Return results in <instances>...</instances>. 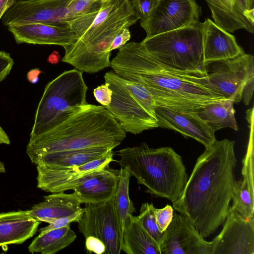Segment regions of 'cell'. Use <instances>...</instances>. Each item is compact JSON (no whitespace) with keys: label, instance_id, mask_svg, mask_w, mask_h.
Here are the masks:
<instances>
[{"label":"cell","instance_id":"cell-1","mask_svg":"<svg viewBox=\"0 0 254 254\" xmlns=\"http://www.w3.org/2000/svg\"><path fill=\"white\" fill-rule=\"evenodd\" d=\"M235 141L216 140L198 157L173 208L204 238L226 219L232 198L237 159Z\"/></svg>","mask_w":254,"mask_h":254},{"label":"cell","instance_id":"cell-2","mask_svg":"<svg viewBox=\"0 0 254 254\" xmlns=\"http://www.w3.org/2000/svg\"><path fill=\"white\" fill-rule=\"evenodd\" d=\"M110 66L122 77L147 89L156 106L192 112L211 102L226 99L204 87L202 77L161 64L147 53L141 42H131L119 49Z\"/></svg>","mask_w":254,"mask_h":254},{"label":"cell","instance_id":"cell-3","mask_svg":"<svg viewBox=\"0 0 254 254\" xmlns=\"http://www.w3.org/2000/svg\"><path fill=\"white\" fill-rule=\"evenodd\" d=\"M126 137V132L104 106L88 104L53 128L30 139L26 153L32 163L50 152L94 147L113 150Z\"/></svg>","mask_w":254,"mask_h":254},{"label":"cell","instance_id":"cell-4","mask_svg":"<svg viewBox=\"0 0 254 254\" xmlns=\"http://www.w3.org/2000/svg\"><path fill=\"white\" fill-rule=\"evenodd\" d=\"M139 20L131 0H108L73 44L64 48L62 61L81 72H97L111 65L109 49L121 31Z\"/></svg>","mask_w":254,"mask_h":254},{"label":"cell","instance_id":"cell-5","mask_svg":"<svg viewBox=\"0 0 254 254\" xmlns=\"http://www.w3.org/2000/svg\"><path fill=\"white\" fill-rule=\"evenodd\" d=\"M119 163L138 184L156 196L176 201L188 179L182 157L170 147L154 148L145 142L117 152Z\"/></svg>","mask_w":254,"mask_h":254},{"label":"cell","instance_id":"cell-6","mask_svg":"<svg viewBox=\"0 0 254 254\" xmlns=\"http://www.w3.org/2000/svg\"><path fill=\"white\" fill-rule=\"evenodd\" d=\"M88 87L82 72L65 71L46 86L39 102L30 135L32 139L60 125L87 104Z\"/></svg>","mask_w":254,"mask_h":254},{"label":"cell","instance_id":"cell-7","mask_svg":"<svg viewBox=\"0 0 254 254\" xmlns=\"http://www.w3.org/2000/svg\"><path fill=\"white\" fill-rule=\"evenodd\" d=\"M202 24L185 27L144 39L147 53L175 71L205 76L202 50Z\"/></svg>","mask_w":254,"mask_h":254},{"label":"cell","instance_id":"cell-8","mask_svg":"<svg viewBox=\"0 0 254 254\" xmlns=\"http://www.w3.org/2000/svg\"><path fill=\"white\" fill-rule=\"evenodd\" d=\"M104 79L113 91L111 102L105 107L125 132L137 134L158 127L155 101L147 89L113 70L105 73Z\"/></svg>","mask_w":254,"mask_h":254},{"label":"cell","instance_id":"cell-9","mask_svg":"<svg viewBox=\"0 0 254 254\" xmlns=\"http://www.w3.org/2000/svg\"><path fill=\"white\" fill-rule=\"evenodd\" d=\"M205 76L201 83L213 93L239 103L243 89L254 77V57L244 53L235 58L205 64Z\"/></svg>","mask_w":254,"mask_h":254},{"label":"cell","instance_id":"cell-10","mask_svg":"<svg viewBox=\"0 0 254 254\" xmlns=\"http://www.w3.org/2000/svg\"><path fill=\"white\" fill-rule=\"evenodd\" d=\"M202 10L195 0H159L147 19L140 21L146 37L198 23Z\"/></svg>","mask_w":254,"mask_h":254},{"label":"cell","instance_id":"cell-11","mask_svg":"<svg viewBox=\"0 0 254 254\" xmlns=\"http://www.w3.org/2000/svg\"><path fill=\"white\" fill-rule=\"evenodd\" d=\"M113 156L112 150L99 159L70 167L52 168L37 165V188L52 193L74 190L109 165L114 161Z\"/></svg>","mask_w":254,"mask_h":254},{"label":"cell","instance_id":"cell-12","mask_svg":"<svg viewBox=\"0 0 254 254\" xmlns=\"http://www.w3.org/2000/svg\"><path fill=\"white\" fill-rule=\"evenodd\" d=\"M112 199L99 204H85L77 226L85 239L93 236L104 243L105 254H120L122 238Z\"/></svg>","mask_w":254,"mask_h":254},{"label":"cell","instance_id":"cell-13","mask_svg":"<svg viewBox=\"0 0 254 254\" xmlns=\"http://www.w3.org/2000/svg\"><path fill=\"white\" fill-rule=\"evenodd\" d=\"M69 0H17L2 17L5 26L40 23L69 26L64 23Z\"/></svg>","mask_w":254,"mask_h":254},{"label":"cell","instance_id":"cell-14","mask_svg":"<svg viewBox=\"0 0 254 254\" xmlns=\"http://www.w3.org/2000/svg\"><path fill=\"white\" fill-rule=\"evenodd\" d=\"M224 223L211 254H254V217L245 218L230 207Z\"/></svg>","mask_w":254,"mask_h":254},{"label":"cell","instance_id":"cell-15","mask_svg":"<svg viewBox=\"0 0 254 254\" xmlns=\"http://www.w3.org/2000/svg\"><path fill=\"white\" fill-rule=\"evenodd\" d=\"M161 254H211L207 242L181 213L174 212L173 219L159 243Z\"/></svg>","mask_w":254,"mask_h":254},{"label":"cell","instance_id":"cell-16","mask_svg":"<svg viewBox=\"0 0 254 254\" xmlns=\"http://www.w3.org/2000/svg\"><path fill=\"white\" fill-rule=\"evenodd\" d=\"M158 127L175 130L185 137H191L205 148L216 140L214 132L199 117L196 112H181L167 108L155 106Z\"/></svg>","mask_w":254,"mask_h":254},{"label":"cell","instance_id":"cell-17","mask_svg":"<svg viewBox=\"0 0 254 254\" xmlns=\"http://www.w3.org/2000/svg\"><path fill=\"white\" fill-rule=\"evenodd\" d=\"M7 29L17 44L55 45L64 48L79 38L69 26L30 23L11 25Z\"/></svg>","mask_w":254,"mask_h":254},{"label":"cell","instance_id":"cell-18","mask_svg":"<svg viewBox=\"0 0 254 254\" xmlns=\"http://www.w3.org/2000/svg\"><path fill=\"white\" fill-rule=\"evenodd\" d=\"M202 24V50L204 65L215 61L235 58L245 53L235 37L209 18Z\"/></svg>","mask_w":254,"mask_h":254},{"label":"cell","instance_id":"cell-19","mask_svg":"<svg viewBox=\"0 0 254 254\" xmlns=\"http://www.w3.org/2000/svg\"><path fill=\"white\" fill-rule=\"evenodd\" d=\"M120 170L109 165L74 190L81 204H99L111 200L117 188Z\"/></svg>","mask_w":254,"mask_h":254},{"label":"cell","instance_id":"cell-20","mask_svg":"<svg viewBox=\"0 0 254 254\" xmlns=\"http://www.w3.org/2000/svg\"><path fill=\"white\" fill-rule=\"evenodd\" d=\"M40 223L27 210L0 213V247L23 243L34 236Z\"/></svg>","mask_w":254,"mask_h":254},{"label":"cell","instance_id":"cell-21","mask_svg":"<svg viewBox=\"0 0 254 254\" xmlns=\"http://www.w3.org/2000/svg\"><path fill=\"white\" fill-rule=\"evenodd\" d=\"M43 201L35 204L28 214L40 222L49 224L55 220L72 214L81 208V202L73 192H55L45 196Z\"/></svg>","mask_w":254,"mask_h":254},{"label":"cell","instance_id":"cell-22","mask_svg":"<svg viewBox=\"0 0 254 254\" xmlns=\"http://www.w3.org/2000/svg\"><path fill=\"white\" fill-rule=\"evenodd\" d=\"M110 150L105 147H94L59 151L40 155L32 163L47 167H70L99 159Z\"/></svg>","mask_w":254,"mask_h":254},{"label":"cell","instance_id":"cell-23","mask_svg":"<svg viewBox=\"0 0 254 254\" xmlns=\"http://www.w3.org/2000/svg\"><path fill=\"white\" fill-rule=\"evenodd\" d=\"M121 250L127 254H161L159 243L144 229L137 216L133 215L126 220Z\"/></svg>","mask_w":254,"mask_h":254},{"label":"cell","instance_id":"cell-24","mask_svg":"<svg viewBox=\"0 0 254 254\" xmlns=\"http://www.w3.org/2000/svg\"><path fill=\"white\" fill-rule=\"evenodd\" d=\"M196 112L213 132L226 127L238 130L234 102L230 100L224 99L211 102L201 107Z\"/></svg>","mask_w":254,"mask_h":254},{"label":"cell","instance_id":"cell-25","mask_svg":"<svg viewBox=\"0 0 254 254\" xmlns=\"http://www.w3.org/2000/svg\"><path fill=\"white\" fill-rule=\"evenodd\" d=\"M108 0H69L66 6L64 23L79 36L91 24L101 2Z\"/></svg>","mask_w":254,"mask_h":254},{"label":"cell","instance_id":"cell-26","mask_svg":"<svg viewBox=\"0 0 254 254\" xmlns=\"http://www.w3.org/2000/svg\"><path fill=\"white\" fill-rule=\"evenodd\" d=\"M77 235L67 226L49 230L40 234L33 240L28 248L31 253L55 254L71 245Z\"/></svg>","mask_w":254,"mask_h":254},{"label":"cell","instance_id":"cell-27","mask_svg":"<svg viewBox=\"0 0 254 254\" xmlns=\"http://www.w3.org/2000/svg\"><path fill=\"white\" fill-rule=\"evenodd\" d=\"M131 176V175L127 170L121 167L117 188L112 199L122 242L127 218L135 212L133 203L129 195V184Z\"/></svg>","mask_w":254,"mask_h":254},{"label":"cell","instance_id":"cell-28","mask_svg":"<svg viewBox=\"0 0 254 254\" xmlns=\"http://www.w3.org/2000/svg\"><path fill=\"white\" fill-rule=\"evenodd\" d=\"M254 190L245 180H235L232 198L233 204L231 208L245 218L254 217Z\"/></svg>","mask_w":254,"mask_h":254},{"label":"cell","instance_id":"cell-29","mask_svg":"<svg viewBox=\"0 0 254 254\" xmlns=\"http://www.w3.org/2000/svg\"><path fill=\"white\" fill-rule=\"evenodd\" d=\"M205 0L216 25L229 33L238 30L231 11L229 0Z\"/></svg>","mask_w":254,"mask_h":254},{"label":"cell","instance_id":"cell-30","mask_svg":"<svg viewBox=\"0 0 254 254\" xmlns=\"http://www.w3.org/2000/svg\"><path fill=\"white\" fill-rule=\"evenodd\" d=\"M231 11L238 29L254 32V9H248L246 0H229Z\"/></svg>","mask_w":254,"mask_h":254},{"label":"cell","instance_id":"cell-31","mask_svg":"<svg viewBox=\"0 0 254 254\" xmlns=\"http://www.w3.org/2000/svg\"><path fill=\"white\" fill-rule=\"evenodd\" d=\"M247 119L250 124V133L246 154L243 160L242 174L250 188L254 190V115L253 111L247 112Z\"/></svg>","mask_w":254,"mask_h":254},{"label":"cell","instance_id":"cell-32","mask_svg":"<svg viewBox=\"0 0 254 254\" xmlns=\"http://www.w3.org/2000/svg\"><path fill=\"white\" fill-rule=\"evenodd\" d=\"M153 203H143L137 218L140 224L147 233L158 243H160L163 232H160L157 226Z\"/></svg>","mask_w":254,"mask_h":254},{"label":"cell","instance_id":"cell-33","mask_svg":"<svg viewBox=\"0 0 254 254\" xmlns=\"http://www.w3.org/2000/svg\"><path fill=\"white\" fill-rule=\"evenodd\" d=\"M159 0H131L133 8L140 21L146 20Z\"/></svg>","mask_w":254,"mask_h":254},{"label":"cell","instance_id":"cell-34","mask_svg":"<svg viewBox=\"0 0 254 254\" xmlns=\"http://www.w3.org/2000/svg\"><path fill=\"white\" fill-rule=\"evenodd\" d=\"M174 210L173 206L167 204L163 208H155L156 223L160 232H164L171 223Z\"/></svg>","mask_w":254,"mask_h":254},{"label":"cell","instance_id":"cell-35","mask_svg":"<svg viewBox=\"0 0 254 254\" xmlns=\"http://www.w3.org/2000/svg\"><path fill=\"white\" fill-rule=\"evenodd\" d=\"M84 211V208H81L72 214L58 218L50 223L47 226L41 228L40 233H44L52 229L63 228L70 225L72 222H77Z\"/></svg>","mask_w":254,"mask_h":254},{"label":"cell","instance_id":"cell-36","mask_svg":"<svg viewBox=\"0 0 254 254\" xmlns=\"http://www.w3.org/2000/svg\"><path fill=\"white\" fill-rule=\"evenodd\" d=\"M109 84L106 82L93 90V95L96 101L104 107L108 106L112 100L113 91L110 88Z\"/></svg>","mask_w":254,"mask_h":254},{"label":"cell","instance_id":"cell-37","mask_svg":"<svg viewBox=\"0 0 254 254\" xmlns=\"http://www.w3.org/2000/svg\"><path fill=\"white\" fill-rule=\"evenodd\" d=\"M14 61L10 54L0 50V82L4 80L12 69Z\"/></svg>","mask_w":254,"mask_h":254},{"label":"cell","instance_id":"cell-38","mask_svg":"<svg viewBox=\"0 0 254 254\" xmlns=\"http://www.w3.org/2000/svg\"><path fill=\"white\" fill-rule=\"evenodd\" d=\"M85 239V248L88 253H94L97 254H105V246L100 239L93 236H89Z\"/></svg>","mask_w":254,"mask_h":254},{"label":"cell","instance_id":"cell-39","mask_svg":"<svg viewBox=\"0 0 254 254\" xmlns=\"http://www.w3.org/2000/svg\"><path fill=\"white\" fill-rule=\"evenodd\" d=\"M130 37L131 35L129 28L127 27L123 29L113 39L109 51L111 52L113 50L122 48L130 40Z\"/></svg>","mask_w":254,"mask_h":254},{"label":"cell","instance_id":"cell-40","mask_svg":"<svg viewBox=\"0 0 254 254\" xmlns=\"http://www.w3.org/2000/svg\"><path fill=\"white\" fill-rule=\"evenodd\" d=\"M254 87V77L249 79L245 85L242 92V99L245 105L249 104L253 94Z\"/></svg>","mask_w":254,"mask_h":254},{"label":"cell","instance_id":"cell-41","mask_svg":"<svg viewBox=\"0 0 254 254\" xmlns=\"http://www.w3.org/2000/svg\"><path fill=\"white\" fill-rule=\"evenodd\" d=\"M17 0H0V19Z\"/></svg>","mask_w":254,"mask_h":254},{"label":"cell","instance_id":"cell-42","mask_svg":"<svg viewBox=\"0 0 254 254\" xmlns=\"http://www.w3.org/2000/svg\"><path fill=\"white\" fill-rule=\"evenodd\" d=\"M10 143V141L8 135L0 126V144L9 145Z\"/></svg>","mask_w":254,"mask_h":254},{"label":"cell","instance_id":"cell-43","mask_svg":"<svg viewBox=\"0 0 254 254\" xmlns=\"http://www.w3.org/2000/svg\"><path fill=\"white\" fill-rule=\"evenodd\" d=\"M61 59L59 53L57 51H54L48 57V61L52 64H57Z\"/></svg>","mask_w":254,"mask_h":254},{"label":"cell","instance_id":"cell-44","mask_svg":"<svg viewBox=\"0 0 254 254\" xmlns=\"http://www.w3.org/2000/svg\"><path fill=\"white\" fill-rule=\"evenodd\" d=\"M247 7L249 10L254 9V0H246Z\"/></svg>","mask_w":254,"mask_h":254},{"label":"cell","instance_id":"cell-45","mask_svg":"<svg viewBox=\"0 0 254 254\" xmlns=\"http://www.w3.org/2000/svg\"><path fill=\"white\" fill-rule=\"evenodd\" d=\"M5 169L4 164L2 162H0V173H5Z\"/></svg>","mask_w":254,"mask_h":254}]
</instances>
